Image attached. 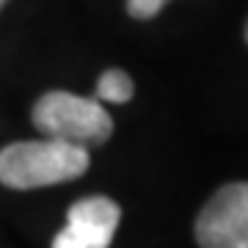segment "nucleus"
<instances>
[{"instance_id":"f257e3e1","label":"nucleus","mask_w":248,"mask_h":248,"mask_svg":"<svg viewBox=\"0 0 248 248\" xmlns=\"http://www.w3.org/2000/svg\"><path fill=\"white\" fill-rule=\"evenodd\" d=\"M91 166L86 146L66 143L58 138L19 141L0 149V182L14 190L61 185L83 177Z\"/></svg>"},{"instance_id":"f03ea898","label":"nucleus","mask_w":248,"mask_h":248,"mask_svg":"<svg viewBox=\"0 0 248 248\" xmlns=\"http://www.w3.org/2000/svg\"><path fill=\"white\" fill-rule=\"evenodd\" d=\"M33 124L45 138H58L78 146H99L113 133V119L99 99H86L69 91H47L33 105Z\"/></svg>"},{"instance_id":"7ed1b4c3","label":"nucleus","mask_w":248,"mask_h":248,"mask_svg":"<svg viewBox=\"0 0 248 248\" xmlns=\"http://www.w3.org/2000/svg\"><path fill=\"white\" fill-rule=\"evenodd\" d=\"M199 248H248V182H229L196 218Z\"/></svg>"},{"instance_id":"20e7f679","label":"nucleus","mask_w":248,"mask_h":248,"mask_svg":"<svg viewBox=\"0 0 248 248\" xmlns=\"http://www.w3.org/2000/svg\"><path fill=\"white\" fill-rule=\"evenodd\" d=\"M122 221L119 204L105 196H89L69 207L66 226L53 240V248H110Z\"/></svg>"},{"instance_id":"39448f33","label":"nucleus","mask_w":248,"mask_h":248,"mask_svg":"<svg viewBox=\"0 0 248 248\" xmlns=\"http://www.w3.org/2000/svg\"><path fill=\"white\" fill-rule=\"evenodd\" d=\"M135 94L133 78L122 69H108L102 72V78L97 83V99L99 102H110V105H124L130 102Z\"/></svg>"},{"instance_id":"423d86ee","label":"nucleus","mask_w":248,"mask_h":248,"mask_svg":"<svg viewBox=\"0 0 248 248\" xmlns=\"http://www.w3.org/2000/svg\"><path fill=\"white\" fill-rule=\"evenodd\" d=\"M166 3L169 0H127V14L135 19H152L157 17Z\"/></svg>"},{"instance_id":"0eeeda50","label":"nucleus","mask_w":248,"mask_h":248,"mask_svg":"<svg viewBox=\"0 0 248 248\" xmlns=\"http://www.w3.org/2000/svg\"><path fill=\"white\" fill-rule=\"evenodd\" d=\"M3 6H6V0H0V9H3Z\"/></svg>"},{"instance_id":"6e6552de","label":"nucleus","mask_w":248,"mask_h":248,"mask_svg":"<svg viewBox=\"0 0 248 248\" xmlns=\"http://www.w3.org/2000/svg\"><path fill=\"white\" fill-rule=\"evenodd\" d=\"M246 42H248V25H246Z\"/></svg>"}]
</instances>
